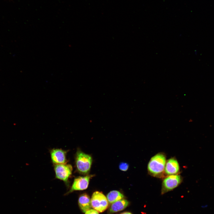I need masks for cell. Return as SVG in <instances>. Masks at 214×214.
<instances>
[{
    "mask_svg": "<svg viewBox=\"0 0 214 214\" xmlns=\"http://www.w3.org/2000/svg\"><path fill=\"white\" fill-rule=\"evenodd\" d=\"M166 161V156L163 153L159 152L154 155L148 163V173L154 177L163 176Z\"/></svg>",
    "mask_w": 214,
    "mask_h": 214,
    "instance_id": "obj_1",
    "label": "cell"
},
{
    "mask_svg": "<svg viewBox=\"0 0 214 214\" xmlns=\"http://www.w3.org/2000/svg\"><path fill=\"white\" fill-rule=\"evenodd\" d=\"M75 160L76 168L78 172L82 174L89 172L92 161V157L90 155L78 150L76 152Z\"/></svg>",
    "mask_w": 214,
    "mask_h": 214,
    "instance_id": "obj_2",
    "label": "cell"
},
{
    "mask_svg": "<svg viewBox=\"0 0 214 214\" xmlns=\"http://www.w3.org/2000/svg\"><path fill=\"white\" fill-rule=\"evenodd\" d=\"M56 178L63 181L68 186L69 179L72 174L73 168L70 164H54Z\"/></svg>",
    "mask_w": 214,
    "mask_h": 214,
    "instance_id": "obj_3",
    "label": "cell"
},
{
    "mask_svg": "<svg viewBox=\"0 0 214 214\" xmlns=\"http://www.w3.org/2000/svg\"><path fill=\"white\" fill-rule=\"evenodd\" d=\"M92 207L98 212L102 213L108 208V202L106 196L98 191L94 192L91 199Z\"/></svg>",
    "mask_w": 214,
    "mask_h": 214,
    "instance_id": "obj_4",
    "label": "cell"
},
{
    "mask_svg": "<svg viewBox=\"0 0 214 214\" xmlns=\"http://www.w3.org/2000/svg\"><path fill=\"white\" fill-rule=\"evenodd\" d=\"M182 177L180 175L168 176L163 180L162 185L161 194L163 195L173 190L182 182Z\"/></svg>",
    "mask_w": 214,
    "mask_h": 214,
    "instance_id": "obj_5",
    "label": "cell"
},
{
    "mask_svg": "<svg viewBox=\"0 0 214 214\" xmlns=\"http://www.w3.org/2000/svg\"><path fill=\"white\" fill-rule=\"evenodd\" d=\"M91 175H87L83 177H78L75 178L71 187L69 191L66 193L67 195L76 191L83 190L86 189L88 187Z\"/></svg>",
    "mask_w": 214,
    "mask_h": 214,
    "instance_id": "obj_6",
    "label": "cell"
},
{
    "mask_svg": "<svg viewBox=\"0 0 214 214\" xmlns=\"http://www.w3.org/2000/svg\"><path fill=\"white\" fill-rule=\"evenodd\" d=\"M67 151L62 149L54 148L50 152L51 160L54 164H66L67 163Z\"/></svg>",
    "mask_w": 214,
    "mask_h": 214,
    "instance_id": "obj_7",
    "label": "cell"
},
{
    "mask_svg": "<svg viewBox=\"0 0 214 214\" xmlns=\"http://www.w3.org/2000/svg\"><path fill=\"white\" fill-rule=\"evenodd\" d=\"M180 172V166L177 160L171 158L166 160L164 174L166 175L178 174Z\"/></svg>",
    "mask_w": 214,
    "mask_h": 214,
    "instance_id": "obj_8",
    "label": "cell"
},
{
    "mask_svg": "<svg viewBox=\"0 0 214 214\" xmlns=\"http://www.w3.org/2000/svg\"><path fill=\"white\" fill-rule=\"evenodd\" d=\"M78 204L81 211L84 213L90 209L92 206L89 196L86 193L81 194L79 197Z\"/></svg>",
    "mask_w": 214,
    "mask_h": 214,
    "instance_id": "obj_9",
    "label": "cell"
},
{
    "mask_svg": "<svg viewBox=\"0 0 214 214\" xmlns=\"http://www.w3.org/2000/svg\"><path fill=\"white\" fill-rule=\"evenodd\" d=\"M129 202L125 199H122L112 203L110 208V212L114 213L122 210L128 205Z\"/></svg>",
    "mask_w": 214,
    "mask_h": 214,
    "instance_id": "obj_10",
    "label": "cell"
},
{
    "mask_svg": "<svg viewBox=\"0 0 214 214\" xmlns=\"http://www.w3.org/2000/svg\"><path fill=\"white\" fill-rule=\"evenodd\" d=\"M124 197L123 194L119 191L113 190L107 194V199L109 203H112L123 199Z\"/></svg>",
    "mask_w": 214,
    "mask_h": 214,
    "instance_id": "obj_11",
    "label": "cell"
},
{
    "mask_svg": "<svg viewBox=\"0 0 214 214\" xmlns=\"http://www.w3.org/2000/svg\"><path fill=\"white\" fill-rule=\"evenodd\" d=\"M129 167L128 164L125 162H121L119 166V169L121 171H126L127 170Z\"/></svg>",
    "mask_w": 214,
    "mask_h": 214,
    "instance_id": "obj_12",
    "label": "cell"
},
{
    "mask_svg": "<svg viewBox=\"0 0 214 214\" xmlns=\"http://www.w3.org/2000/svg\"><path fill=\"white\" fill-rule=\"evenodd\" d=\"M85 214H99V213L96 210L90 209L86 212Z\"/></svg>",
    "mask_w": 214,
    "mask_h": 214,
    "instance_id": "obj_13",
    "label": "cell"
},
{
    "mask_svg": "<svg viewBox=\"0 0 214 214\" xmlns=\"http://www.w3.org/2000/svg\"><path fill=\"white\" fill-rule=\"evenodd\" d=\"M120 214H132L131 213L129 212H125L122 213Z\"/></svg>",
    "mask_w": 214,
    "mask_h": 214,
    "instance_id": "obj_14",
    "label": "cell"
}]
</instances>
